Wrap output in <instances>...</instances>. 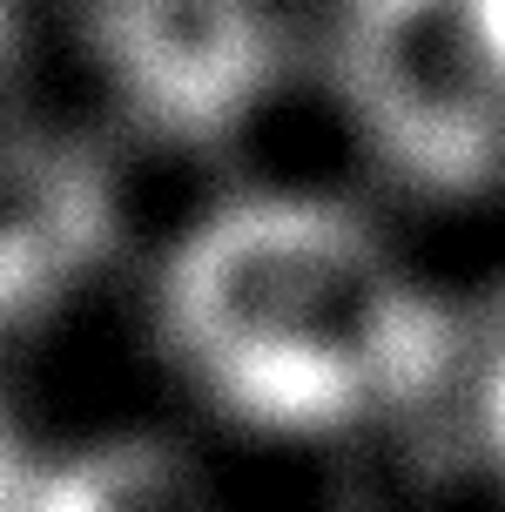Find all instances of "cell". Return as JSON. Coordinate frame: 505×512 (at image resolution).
Masks as SVG:
<instances>
[{"label":"cell","instance_id":"1","mask_svg":"<svg viewBox=\"0 0 505 512\" xmlns=\"http://www.w3.org/2000/svg\"><path fill=\"white\" fill-rule=\"evenodd\" d=\"M404 317L391 256L317 203L229 209L176 263V331L243 398H351Z\"/></svg>","mask_w":505,"mask_h":512}]
</instances>
